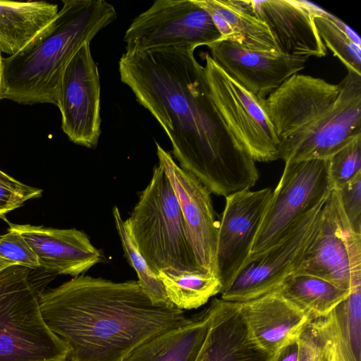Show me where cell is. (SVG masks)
<instances>
[{"label":"cell","mask_w":361,"mask_h":361,"mask_svg":"<svg viewBox=\"0 0 361 361\" xmlns=\"http://www.w3.org/2000/svg\"><path fill=\"white\" fill-rule=\"evenodd\" d=\"M193 47L125 52L121 80L168 135L180 167L225 197L259 179L255 160L219 115Z\"/></svg>","instance_id":"obj_1"},{"label":"cell","mask_w":361,"mask_h":361,"mask_svg":"<svg viewBox=\"0 0 361 361\" xmlns=\"http://www.w3.org/2000/svg\"><path fill=\"white\" fill-rule=\"evenodd\" d=\"M48 327L68 345V361H123L152 337L188 323L176 306L154 304L135 280L80 275L39 294Z\"/></svg>","instance_id":"obj_2"},{"label":"cell","mask_w":361,"mask_h":361,"mask_svg":"<svg viewBox=\"0 0 361 361\" xmlns=\"http://www.w3.org/2000/svg\"><path fill=\"white\" fill-rule=\"evenodd\" d=\"M285 163L329 159L361 135V75L334 85L295 74L264 99Z\"/></svg>","instance_id":"obj_3"},{"label":"cell","mask_w":361,"mask_h":361,"mask_svg":"<svg viewBox=\"0 0 361 361\" xmlns=\"http://www.w3.org/2000/svg\"><path fill=\"white\" fill-rule=\"evenodd\" d=\"M54 20L25 47L2 59L1 99L53 104L63 71L78 50L116 19L104 0H63Z\"/></svg>","instance_id":"obj_4"},{"label":"cell","mask_w":361,"mask_h":361,"mask_svg":"<svg viewBox=\"0 0 361 361\" xmlns=\"http://www.w3.org/2000/svg\"><path fill=\"white\" fill-rule=\"evenodd\" d=\"M126 222L140 254L156 274L204 273L197 265L176 194L159 164Z\"/></svg>","instance_id":"obj_5"},{"label":"cell","mask_w":361,"mask_h":361,"mask_svg":"<svg viewBox=\"0 0 361 361\" xmlns=\"http://www.w3.org/2000/svg\"><path fill=\"white\" fill-rule=\"evenodd\" d=\"M29 269L0 271V361H68L70 350L47 325Z\"/></svg>","instance_id":"obj_6"},{"label":"cell","mask_w":361,"mask_h":361,"mask_svg":"<svg viewBox=\"0 0 361 361\" xmlns=\"http://www.w3.org/2000/svg\"><path fill=\"white\" fill-rule=\"evenodd\" d=\"M296 273L345 290L361 283V234L352 228L335 188L322 207Z\"/></svg>","instance_id":"obj_7"},{"label":"cell","mask_w":361,"mask_h":361,"mask_svg":"<svg viewBox=\"0 0 361 361\" xmlns=\"http://www.w3.org/2000/svg\"><path fill=\"white\" fill-rule=\"evenodd\" d=\"M204 67L209 92L219 115L255 161L279 159V145L262 99L231 78L208 54Z\"/></svg>","instance_id":"obj_8"},{"label":"cell","mask_w":361,"mask_h":361,"mask_svg":"<svg viewBox=\"0 0 361 361\" xmlns=\"http://www.w3.org/2000/svg\"><path fill=\"white\" fill-rule=\"evenodd\" d=\"M333 188L329 158L285 163L280 180L272 190L249 258L279 241L298 218L324 202Z\"/></svg>","instance_id":"obj_9"},{"label":"cell","mask_w":361,"mask_h":361,"mask_svg":"<svg viewBox=\"0 0 361 361\" xmlns=\"http://www.w3.org/2000/svg\"><path fill=\"white\" fill-rule=\"evenodd\" d=\"M220 38L210 15L195 0H157L132 22L126 52L209 45Z\"/></svg>","instance_id":"obj_10"},{"label":"cell","mask_w":361,"mask_h":361,"mask_svg":"<svg viewBox=\"0 0 361 361\" xmlns=\"http://www.w3.org/2000/svg\"><path fill=\"white\" fill-rule=\"evenodd\" d=\"M325 201L298 218L275 244L249 258L232 281L221 290V299L244 302L257 298L274 291L295 273Z\"/></svg>","instance_id":"obj_11"},{"label":"cell","mask_w":361,"mask_h":361,"mask_svg":"<svg viewBox=\"0 0 361 361\" xmlns=\"http://www.w3.org/2000/svg\"><path fill=\"white\" fill-rule=\"evenodd\" d=\"M56 106L61 115V128L68 139L95 148L101 135L100 81L89 42L66 66L58 88Z\"/></svg>","instance_id":"obj_12"},{"label":"cell","mask_w":361,"mask_h":361,"mask_svg":"<svg viewBox=\"0 0 361 361\" xmlns=\"http://www.w3.org/2000/svg\"><path fill=\"white\" fill-rule=\"evenodd\" d=\"M271 193L270 188L255 191L247 189L225 197L224 209L218 223L216 256V274L221 290L248 260Z\"/></svg>","instance_id":"obj_13"},{"label":"cell","mask_w":361,"mask_h":361,"mask_svg":"<svg viewBox=\"0 0 361 361\" xmlns=\"http://www.w3.org/2000/svg\"><path fill=\"white\" fill-rule=\"evenodd\" d=\"M156 145L158 164L176 194L197 265L202 272L216 275L218 223L211 192L196 177L178 166L157 142Z\"/></svg>","instance_id":"obj_14"},{"label":"cell","mask_w":361,"mask_h":361,"mask_svg":"<svg viewBox=\"0 0 361 361\" xmlns=\"http://www.w3.org/2000/svg\"><path fill=\"white\" fill-rule=\"evenodd\" d=\"M207 47L211 57L224 71L262 99L303 70L307 61L278 51L247 49L227 40H218Z\"/></svg>","instance_id":"obj_15"},{"label":"cell","mask_w":361,"mask_h":361,"mask_svg":"<svg viewBox=\"0 0 361 361\" xmlns=\"http://www.w3.org/2000/svg\"><path fill=\"white\" fill-rule=\"evenodd\" d=\"M8 223L32 247L40 268L48 271L75 277L104 260L102 252L82 231Z\"/></svg>","instance_id":"obj_16"},{"label":"cell","mask_w":361,"mask_h":361,"mask_svg":"<svg viewBox=\"0 0 361 361\" xmlns=\"http://www.w3.org/2000/svg\"><path fill=\"white\" fill-rule=\"evenodd\" d=\"M238 310L250 337L267 355L268 361L295 341L311 320L276 290L239 302Z\"/></svg>","instance_id":"obj_17"},{"label":"cell","mask_w":361,"mask_h":361,"mask_svg":"<svg viewBox=\"0 0 361 361\" xmlns=\"http://www.w3.org/2000/svg\"><path fill=\"white\" fill-rule=\"evenodd\" d=\"M257 17L269 28L279 51L307 59L326 54L314 16L304 1H250Z\"/></svg>","instance_id":"obj_18"},{"label":"cell","mask_w":361,"mask_h":361,"mask_svg":"<svg viewBox=\"0 0 361 361\" xmlns=\"http://www.w3.org/2000/svg\"><path fill=\"white\" fill-rule=\"evenodd\" d=\"M208 334L195 361H268L251 339L239 313V302L214 298Z\"/></svg>","instance_id":"obj_19"},{"label":"cell","mask_w":361,"mask_h":361,"mask_svg":"<svg viewBox=\"0 0 361 361\" xmlns=\"http://www.w3.org/2000/svg\"><path fill=\"white\" fill-rule=\"evenodd\" d=\"M210 15L220 34L243 48L280 52L266 24L255 14L250 1L195 0Z\"/></svg>","instance_id":"obj_20"},{"label":"cell","mask_w":361,"mask_h":361,"mask_svg":"<svg viewBox=\"0 0 361 361\" xmlns=\"http://www.w3.org/2000/svg\"><path fill=\"white\" fill-rule=\"evenodd\" d=\"M211 314L209 305L186 324L145 341L123 361H195L208 334Z\"/></svg>","instance_id":"obj_21"},{"label":"cell","mask_w":361,"mask_h":361,"mask_svg":"<svg viewBox=\"0 0 361 361\" xmlns=\"http://www.w3.org/2000/svg\"><path fill=\"white\" fill-rule=\"evenodd\" d=\"M59 12L58 6L46 1H0V49L9 56L25 47Z\"/></svg>","instance_id":"obj_22"},{"label":"cell","mask_w":361,"mask_h":361,"mask_svg":"<svg viewBox=\"0 0 361 361\" xmlns=\"http://www.w3.org/2000/svg\"><path fill=\"white\" fill-rule=\"evenodd\" d=\"M350 290L315 276L295 272L274 290L313 320L328 316Z\"/></svg>","instance_id":"obj_23"},{"label":"cell","mask_w":361,"mask_h":361,"mask_svg":"<svg viewBox=\"0 0 361 361\" xmlns=\"http://www.w3.org/2000/svg\"><path fill=\"white\" fill-rule=\"evenodd\" d=\"M314 16L319 35L347 68L361 75V39L359 35L336 16L318 6L304 1Z\"/></svg>","instance_id":"obj_24"},{"label":"cell","mask_w":361,"mask_h":361,"mask_svg":"<svg viewBox=\"0 0 361 361\" xmlns=\"http://www.w3.org/2000/svg\"><path fill=\"white\" fill-rule=\"evenodd\" d=\"M166 296L173 305L180 310L197 309L221 290L216 275L207 273H188L171 275L159 273Z\"/></svg>","instance_id":"obj_25"},{"label":"cell","mask_w":361,"mask_h":361,"mask_svg":"<svg viewBox=\"0 0 361 361\" xmlns=\"http://www.w3.org/2000/svg\"><path fill=\"white\" fill-rule=\"evenodd\" d=\"M112 212L125 257L136 271L137 281L142 290L154 304L169 307L175 306L167 298L159 275L150 268L135 245L126 220L123 219L118 208L114 206Z\"/></svg>","instance_id":"obj_26"},{"label":"cell","mask_w":361,"mask_h":361,"mask_svg":"<svg viewBox=\"0 0 361 361\" xmlns=\"http://www.w3.org/2000/svg\"><path fill=\"white\" fill-rule=\"evenodd\" d=\"M361 173V135L329 158V175L334 188H339Z\"/></svg>","instance_id":"obj_27"},{"label":"cell","mask_w":361,"mask_h":361,"mask_svg":"<svg viewBox=\"0 0 361 361\" xmlns=\"http://www.w3.org/2000/svg\"><path fill=\"white\" fill-rule=\"evenodd\" d=\"M330 315L335 361H361V326L338 322L334 310Z\"/></svg>","instance_id":"obj_28"},{"label":"cell","mask_w":361,"mask_h":361,"mask_svg":"<svg viewBox=\"0 0 361 361\" xmlns=\"http://www.w3.org/2000/svg\"><path fill=\"white\" fill-rule=\"evenodd\" d=\"M41 189L23 183L0 170V218L31 199L42 196Z\"/></svg>","instance_id":"obj_29"},{"label":"cell","mask_w":361,"mask_h":361,"mask_svg":"<svg viewBox=\"0 0 361 361\" xmlns=\"http://www.w3.org/2000/svg\"><path fill=\"white\" fill-rule=\"evenodd\" d=\"M0 258L28 269H39L40 264L32 247L16 231L8 228L0 236Z\"/></svg>","instance_id":"obj_30"},{"label":"cell","mask_w":361,"mask_h":361,"mask_svg":"<svg viewBox=\"0 0 361 361\" xmlns=\"http://www.w3.org/2000/svg\"><path fill=\"white\" fill-rule=\"evenodd\" d=\"M327 333V316L310 320L298 338V361H319Z\"/></svg>","instance_id":"obj_31"},{"label":"cell","mask_w":361,"mask_h":361,"mask_svg":"<svg viewBox=\"0 0 361 361\" xmlns=\"http://www.w3.org/2000/svg\"><path fill=\"white\" fill-rule=\"evenodd\" d=\"M336 189L352 228L361 234V173Z\"/></svg>","instance_id":"obj_32"},{"label":"cell","mask_w":361,"mask_h":361,"mask_svg":"<svg viewBox=\"0 0 361 361\" xmlns=\"http://www.w3.org/2000/svg\"><path fill=\"white\" fill-rule=\"evenodd\" d=\"M299 346L298 338L282 348L271 361H298Z\"/></svg>","instance_id":"obj_33"},{"label":"cell","mask_w":361,"mask_h":361,"mask_svg":"<svg viewBox=\"0 0 361 361\" xmlns=\"http://www.w3.org/2000/svg\"><path fill=\"white\" fill-rule=\"evenodd\" d=\"M328 333L325 342L323 345L319 361H335L334 359V344L332 336L331 315L327 316Z\"/></svg>","instance_id":"obj_34"},{"label":"cell","mask_w":361,"mask_h":361,"mask_svg":"<svg viewBox=\"0 0 361 361\" xmlns=\"http://www.w3.org/2000/svg\"><path fill=\"white\" fill-rule=\"evenodd\" d=\"M12 265L15 264L7 260L0 258V271Z\"/></svg>","instance_id":"obj_35"},{"label":"cell","mask_w":361,"mask_h":361,"mask_svg":"<svg viewBox=\"0 0 361 361\" xmlns=\"http://www.w3.org/2000/svg\"><path fill=\"white\" fill-rule=\"evenodd\" d=\"M2 59L1 57V51L0 49V93H1V76H2Z\"/></svg>","instance_id":"obj_36"}]
</instances>
